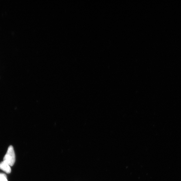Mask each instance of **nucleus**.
<instances>
[{
	"label": "nucleus",
	"mask_w": 181,
	"mask_h": 181,
	"mask_svg": "<svg viewBox=\"0 0 181 181\" xmlns=\"http://www.w3.org/2000/svg\"><path fill=\"white\" fill-rule=\"evenodd\" d=\"M10 166L7 163L4 161H3L0 163V169L7 174H9L11 172V169Z\"/></svg>",
	"instance_id": "f03ea898"
},
{
	"label": "nucleus",
	"mask_w": 181,
	"mask_h": 181,
	"mask_svg": "<svg viewBox=\"0 0 181 181\" xmlns=\"http://www.w3.org/2000/svg\"><path fill=\"white\" fill-rule=\"evenodd\" d=\"M15 160V154L13 148V146L10 145L9 147L6 154L3 158V161L12 166L14 164Z\"/></svg>",
	"instance_id": "f257e3e1"
},
{
	"label": "nucleus",
	"mask_w": 181,
	"mask_h": 181,
	"mask_svg": "<svg viewBox=\"0 0 181 181\" xmlns=\"http://www.w3.org/2000/svg\"><path fill=\"white\" fill-rule=\"evenodd\" d=\"M0 181H8L7 176L5 174L0 173Z\"/></svg>",
	"instance_id": "7ed1b4c3"
}]
</instances>
